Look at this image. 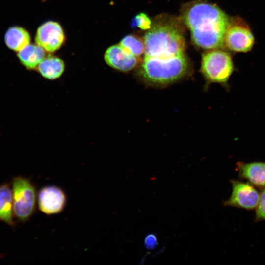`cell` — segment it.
I'll use <instances>...</instances> for the list:
<instances>
[{"mask_svg":"<svg viewBox=\"0 0 265 265\" xmlns=\"http://www.w3.org/2000/svg\"><path fill=\"white\" fill-rule=\"evenodd\" d=\"M17 56L25 67L34 69L37 68L45 57V52L44 49L37 44H29L18 52Z\"/></svg>","mask_w":265,"mask_h":265,"instance_id":"4fadbf2b","label":"cell"},{"mask_svg":"<svg viewBox=\"0 0 265 265\" xmlns=\"http://www.w3.org/2000/svg\"><path fill=\"white\" fill-rule=\"evenodd\" d=\"M64 39V33L61 26L54 21H48L41 25L35 36L36 43L49 53L59 49Z\"/></svg>","mask_w":265,"mask_h":265,"instance_id":"ba28073f","label":"cell"},{"mask_svg":"<svg viewBox=\"0 0 265 265\" xmlns=\"http://www.w3.org/2000/svg\"><path fill=\"white\" fill-rule=\"evenodd\" d=\"M158 244L157 238L154 234H149L144 239L145 247L148 249H153Z\"/></svg>","mask_w":265,"mask_h":265,"instance_id":"d6986e66","label":"cell"},{"mask_svg":"<svg viewBox=\"0 0 265 265\" xmlns=\"http://www.w3.org/2000/svg\"><path fill=\"white\" fill-rule=\"evenodd\" d=\"M234 70L232 56L219 49L208 50L202 55L201 71L208 83L227 87Z\"/></svg>","mask_w":265,"mask_h":265,"instance_id":"277c9868","label":"cell"},{"mask_svg":"<svg viewBox=\"0 0 265 265\" xmlns=\"http://www.w3.org/2000/svg\"><path fill=\"white\" fill-rule=\"evenodd\" d=\"M13 217L12 188L9 184L4 183L0 185V221L13 227Z\"/></svg>","mask_w":265,"mask_h":265,"instance_id":"7c38bea8","label":"cell"},{"mask_svg":"<svg viewBox=\"0 0 265 265\" xmlns=\"http://www.w3.org/2000/svg\"><path fill=\"white\" fill-rule=\"evenodd\" d=\"M4 41L9 49L19 52L30 44V36L28 32L24 28L13 26L6 31Z\"/></svg>","mask_w":265,"mask_h":265,"instance_id":"9a60e30c","label":"cell"},{"mask_svg":"<svg viewBox=\"0 0 265 265\" xmlns=\"http://www.w3.org/2000/svg\"><path fill=\"white\" fill-rule=\"evenodd\" d=\"M11 188L14 217L19 221H26L36 210L35 187L28 179L17 176L12 179Z\"/></svg>","mask_w":265,"mask_h":265,"instance_id":"5b68a950","label":"cell"},{"mask_svg":"<svg viewBox=\"0 0 265 265\" xmlns=\"http://www.w3.org/2000/svg\"><path fill=\"white\" fill-rule=\"evenodd\" d=\"M133 25L142 30H148L152 26V22L149 17L144 13L137 15L133 21Z\"/></svg>","mask_w":265,"mask_h":265,"instance_id":"ac0fdd59","label":"cell"},{"mask_svg":"<svg viewBox=\"0 0 265 265\" xmlns=\"http://www.w3.org/2000/svg\"><path fill=\"white\" fill-rule=\"evenodd\" d=\"M119 44L135 57L139 58L145 53L144 40L134 35L124 37Z\"/></svg>","mask_w":265,"mask_h":265,"instance_id":"2e32d148","label":"cell"},{"mask_svg":"<svg viewBox=\"0 0 265 265\" xmlns=\"http://www.w3.org/2000/svg\"><path fill=\"white\" fill-rule=\"evenodd\" d=\"M236 170L241 179L246 180L260 189L265 187V162H238L236 164Z\"/></svg>","mask_w":265,"mask_h":265,"instance_id":"8fae6325","label":"cell"},{"mask_svg":"<svg viewBox=\"0 0 265 265\" xmlns=\"http://www.w3.org/2000/svg\"><path fill=\"white\" fill-rule=\"evenodd\" d=\"M104 59L111 68L122 72H128L139 64V58L135 57L119 44L110 46L106 51Z\"/></svg>","mask_w":265,"mask_h":265,"instance_id":"30bf717a","label":"cell"},{"mask_svg":"<svg viewBox=\"0 0 265 265\" xmlns=\"http://www.w3.org/2000/svg\"><path fill=\"white\" fill-rule=\"evenodd\" d=\"M261 190L259 202L255 209L254 221L256 222L265 221V187Z\"/></svg>","mask_w":265,"mask_h":265,"instance_id":"e0dca14e","label":"cell"},{"mask_svg":"<svg viewBox=\"0 0 265 265\" xmlns=\"http://www.w3.org/2000/svg\"><path fill=\"white\" fill-rule=\"evenodd\" d=\"M232 193L228 199L223 202L224 206H230L248 211L256 209L260 198L256 187L239 180L231 179Z\"/></svg>","mask_w":265,"mask_h":265,"instance_id":"52a82bcc","label":"cell"},{"mask_svg":"<svg viewBox=\"0 0 265 265\" xmlns=\"http://www.w3.org/2000/svg\"><path fill=\"white\" fill-rule=\"evenodd\" d=\"M143 40L144 57L165 58L185 54L183 30L173 19L161 17L154 21Z\"/></svg>","mask_w":265,"mask_h":265,"instance_id":"7a4b0ae2","label":"cell"},{"mask_svg":"<svg viewBox=\"0 0 265 265\" xmlns=\"http://www.w3.org/2000/svg\"><path fill=\"white\" fill-rule=\"evenodd\" d=\"M41 75L49 80H56L62 75L65 69L63 61L54 56L45 57L37 67Z\"/></svg>","mask_w":265,"mask_h":265,"instance_id":"5bb4252c","label":"cell"},{"mask_svg":"<svg viewBox=\"0 0 265 265\" xmlns=\"http://www.w3.org/2000/svg\"><path fill=\"white\" fill-rule=\"evenodd\" d=\"M37 202L40 211L47 215L61 212L65 208L66 197L60 187L49 186L43 187L39 192Z\"/></svg>","mask_w":265,"mask_h":265,"instance_id":"9c48e42d","label":"cell"},{"mask_svg":"<svg viewBox=\"0 0 265 265\" xmlns=\"http://www.w3.org/2000/svg\"><path fill=\"white\" fill-rule=\"evenodd\" d=\"M254 43L252 33L244 21L239 18L230 20L224 46L232 51L245 53L251 50Z\"/></svg>","mask_w":265,"mask_h":265,"instance_id":"8992f818","label":"cell"},{"mask_svg":"<svg viewBox=\"0 0 265 265\" xmlns=\"http://www.w3.org/2000/svg\"><path fill=\"white\" fill-rule=\"evenodd\" d=\"M181 17L196 46L207 50L224 46L230 19L218 6L203 1L191 2L183 7Z\"/></svg>","mask_w":265,"mask_h":265,"instance_id":"6da1fadb","label":"cell"},{"mask_svg":"<svg viewBox=\"0 0 265 265\" xmlns=\"http://www.w3.org/2000/svg\"><path fill=\"white\" fill-rule=\"evenodd\" d=\"M189 71V62L185 54L165 58L144 57L138 75L146 84L162 87L183 79Z\"/></svg>","mask_w":265,"mask_h":265,"instance_id":"3957f363","label":"cell"}]
</instances>
